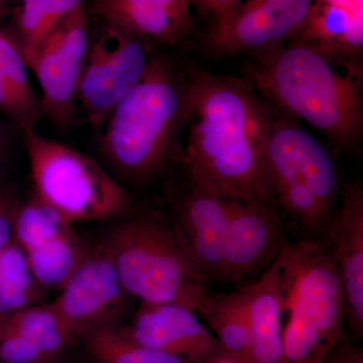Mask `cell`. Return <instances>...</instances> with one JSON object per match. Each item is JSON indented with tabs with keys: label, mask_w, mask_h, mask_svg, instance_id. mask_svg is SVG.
Returning <instances> with one entry per match:
<instances>
[{
	"label": "cell",
	"mask_w": 363,
	"mask_h": 363,
	"mask_svg": "<svg viewBox=\"0 0 363 363\" xmlns=\"http://www.w3.org/2000/svg\"><path fill=\"white\" fill-rule=\"evenodd\" d=\"M271 117L250 83L197 72L190 80L186 150L191 187L267 205L274 199L264 155Z\"/></svg>",
	"instance_id": "1"
},
{
	"label": "cell",
	"mask_w": 363,
	"mask_h": 363,
	"mask_svg": "<svg viewBox=\"0 0 363 363\" xmlns=\"http://www.w3.org/2000/svg\"><path fill=\"white\" fill-rule=\"evenodd\" d=\"M337 60L292 40L267 50L250 72L253 85L284 109L307 121L341 149H351L363 128L358 81L338 70Z\"/></svg>",
	"instance_id": "2"
},
{
	"label": "cell",
	"mask_w": 363,
	"mask_h": 363,
	"mask_svg": "<svg viewBox=\"0 0 363 363\" xmlns=\"http://www.w3.org/2000/svg\"><path fill=\"white\" fill-rule=\"evenodd\" d=\"M190 114V80L169 62L150 60L142 80L116 105L100 138L109 164L142 182L162 168Z\"/></svg>",
	"instance_id": "3"
},
{
	"label": "cell",
	"mask_w": 363,
	"mask_h": 363,
	"mask_svg": "<svg viewBox=\"0 0 363 363\" xmlns=\"http://www.w3.org/2000/svg\"><path fill=\"white\" fill-rule=\"evenodd\" d=\"M277 257L289 314L286 363H323L343 337L345 294L338 267L316 241L286 242Z\"/></svg>",
	"instance_id": "4"
},
{
	"label": "cell",
	"mask_w": 363,
	"mask_h": 363,
	"mask_svg": "<svg viewBox=\"0 0 363 363\" xmlns=\"http://www.w3.org/2000/svg\"><path fill=\"white\" fill-rule=\"evenodd\" d=\"M100 245L124 291L142 304L175 303L196 310L208 295L207 279L191 259L180 233L161 222H121Z\"/></svg>",
	"instance_id": "5"
},
{
	"label": "cell",
	"mask_w": 363,
	"mask_h": 363,
	"mask_svg": "<svg viewBox=\"0 0 363 363\" xmlns=\"http://www.w3.org/2000/svg\"><path fill=\"white\" fill-rule=\"evenodd\" d=\"M264 155L274 199L305 228L326 230L339 193L337 169L327 150L303 128L271 117Z\"/></svg>",
	"instance_id": "6"
},
{
	"label": "cell",
	"mask_w": 363,
	"mask_h": 363,
	"mask_svg": "<svg viewBox=\"0 0 363 363\" xmlns=\"http://www.w3.org/2000/svg\"><path fill=\"white\" fill-rule=\"evenodd\" d=\"M23 131L35 197L73 223L108 220L130 211L128 191L94 160L35 128Z\"/></svg>",
	"instance_id": "7"
},
{
	"label": "cell",
	"mask_w": 363,
	"mask_h": 363,
	"mask_svg": "<svg viewBox=\"0 0 363 363\" xmlns=\"http://www.w3.org/2000/svg\"><path fill=\"white\" fill-rule=\"evenodd\" d=\"M13 240L25 253L39 285L49 290L59 291L89 250L73 222L35 195L14 207Z\"/></svg>",
	"instance_id": "8"
},
{
	"label": "cell",
	"mask_w": 363,
	"mask_h": 363,
	"mask_svg": "<svg viewBox=\"0 0 363 363\" xmlns=\"http://www.w3.org/2000/svg\"><path fill=\"white\" fill-rule=\"evenodd\" d=\"M150 58L142 40L107 28L88 49L77 98L93 125L109 114L142 80Z\"/></svg>",
	"instance_id": "9"
},
{
	"label": "cell",
	"mask_w": 363,
	"mask_h": 363,
	"mask_svg": "<svg viewBox=\"0 0 363 363\" xmlns=\"http://www.w3.org/2000/svg\"><path fill=\"white\" fill-rule=\"evenodd\" d=\"M88 49L87 14L82 4L60 21L28 66L42 89L43 113L60 128H67L73 119Z\"/></svg>",
	"instance_id": "10"
},
{
	"label": "cell",
	"mask_w": 363,
	"mask_h": 363,
	"mask_svg": "<svg viewBox=\"0 0 363 363\" xmlns=\"http://www.w3.org/2000/svg\"><path fill=\"white\" fill-rule=\"evenodd\" d=\"M116 267L102 245L89 248L52 304L75 338L116 325L125 307Z\"/></svg>",
	"instance_id": "11"
},
{
	"label": "cell",
	"mask_w": 363,
	"mask_h": 363,
	"mask_svg": "<svg viewBox=\"0 0 363 363\" xmlns=\"http://www.w3.org/2000/svg\"><path fill=\"white\" fill-rule=\"evenodd\" d=\"M315 0H245L216 21L208 48L216 56L271 50L291 40L303 26Z\"/></svg>",
	"instance_id": "12"
},
{
	"label": "cell",
	"mask_w": 363,
	"mask_h": 363,
	"mask_svg": "<svg viewBox=\"0 0 363 363\" xmlns=\"http://www.w3.org/2000/svg\"><path fill=\"white\" fill-rule=\"evenodd\" d=\"M123 330L143 346L189 363H211L223 358L213 333L188 306L142 304Z\"/></svg>",
	"instance_id": "13"
},
{
	"label": "cell",
	"mask_w": 363,
	"mask_h": 363,
	"mask_svg": "<svg viewBox=\"0 0 363 363\" xmlns=\"http://www.w3.org/2000/svg\"><path fill=\"white\" fill-rule=\"evenodd\" d=\"M285 243L278 216L267 204L230 201L223 279L247 278L271 264Z\"/></svg>",
	"instance_id": "14"
},
{
	"label": "cell",
	"mask_w": 363,
	"mask_h": 363,
	"mask_svg": "<svg viewBox=\"0 0 363 363\" xmlns=\"http://www.w3.org/2000/svg\"><path fill=\"white\" fill-rule=\"evenodd\" d=\"M330 248L345 294L346 319L353 335H363V190L351 183L344 191L342 206L326 228Z\"/></svg>",
	"instance_id": "15"
},
{
	"label": "cell",
	"mask_w": 363,
	"mask_h": 363,
	"mask_svg": "<svg viewBox=\"0 0 363 363\" xmlns=\"http://www.w3.org/2000/svg\"><path fill=\"white\" fill-rule=\"evenodd\" d=\"M178 214V233L197 269L207 281L223 279L230 201L191 187L180 203Z\"/></svg>",
	"instance_id": "16"
},
{
	"label": "cell",
	"mask_w": 363,
	"mask_h": 363,
	"mask_svg": "<svg viewBox=\"0 0 363 363\" xmlns=\"http://www.w3.org/2000/svg\"><path fill=\"white\" fill-rule=\"evenodd\" d=\"M194 0H93L92 11L109 28L174 45L193 28Z\"/></svg>",
	"instance_id": "17"
},
{
	"label": "cell",
	"mask_w": 363,
	"mask_h": 363,
	"mask_svg": "<svg viewBox=\"0 0 363 363\" xmlns=\"http://www.w3.org/2000/svg\"><path fill=\"white\" fill-rule=\"evenodd\" d=\"M241 289L250 315V363H286L283 342L285 300L278 257L257 281Z\"/></svg>",
	"instance_id": "18"
},
{
	"label": "cell",
	"mask_w": 363,
	"mask_h": 363,
	"mask_svg": "<svg viewBox=\"0 0 363 363\" xmlns=\"http://www.w3.org/2000/svg\"><path fill=\"white\" fill-rule=\"evenodd\" d=\"M220 346L222 357L234 363H250V315L242 289L208 295L196 309Z\"/></svg>",
	"instance_id": "19"
},
{
	"label": "cell",
	"mask_w": 363,
	"mask_h": 363,
	"mask_svg": "<svg viewBox=\"0 0 363 363\" xmlns=\"http://www.w3.org/2000/svg\"><path fill=\"white\" fill-rule=\"evenodd\" d=\"M314 45L338 60L359 54L363 44V13L314 2L307 18L291 39Z\"/></svg>",
	"instance_id": "20"
},
{
	"label": "cell",
	"mask_w": 363,
	"mask_h": 363,
	"mask_svg": "<svg viewBox=\"0 0 363 363\" xmlns=\"http://www.w3.org/2000/svg\"><path fill=\"white\" fill-rule=\"evenodd\" d=\"M0 322L32 343L50 360L59 358L76 339L52 303L30 306L0 317Z\"/></svg>",
	"instance_id": "21"
},
{
	"label": "cell",
	"mask_w": 363,
	"mask_h": 363,
	"mask_svg": "<svg viewBox=\"0 0 363 363\" xmlns=\"http://www.w3.org/2000/svg\"><path fill=\"white\" fill-rule=\"evenodd\" d=\"M83 0H23L18 14V49L26 66L60 21L82 6Z\"/></svg>",
	"instance_id": "22"
},
{
	"label": "cell",
	"mask_w": 363,
	"mask_h": 363,
	"mask_svg": "<svg viewBox=\"0 0 363 363\" xmlns=\"http://www.w3.org/2000/svg\"><path fill=\"white\" fill-rule=\"evenodd\" d=\"M44 289L13 240L0 255V317L39 304Z\"/></svg>",
	"instance_id": "23"
},
{
	"label": "cell",
	"mask_w": 363,
	"mask_h": 363,
	"mask_svg": "<svg viewBox=\"0 0 363 363\" xmlns=\"http://www.w3.org/2000/svg\"><path fill=\"white\" fill-rule=\"evenodd\" d=\"M83 339L97 363H189L136 342L116 325L98 329Z\"/></svg>",
	"instance_id": "24"
},
{
	"label": "cell",
	"mask_w": 363,
	"mask_h": 363,
	"mask_svg": "<svg viewBox=\"0 0 363 363\" xmlns=\"http://www.w3.org/2000/svg\"><path fill=\"white\" fill-rule=\"evenodd\" d=\"M0 78L9 86L26 111L39 121L42 116V105L33 91L25 60L16 42L0 32Z\"/></svg>",
	"instance_id": "25"
},
{
	"label": "cell",
	"mask_w": 363,
	"mask_h": 363,
	"mask_svg": "<svg viewBox=\"0 0 363 363\" xmlns=\"http://www.w3.org/2000/svg\"><path fill=\"white\" fill-rule=\"evenodd\" d=\"M49 360L32 343L0 322V363H45Z\"/></svg>",
	"instance_id": "26"
},
{
	"label": "cell",
	"mask_w": 363,
	"mask_h": 363,
	"mask_svg": "<svg viewBox=\"0 0 363 363\" xmlns=\"http://www.w3.org/2000/svg\"><path fill=\"white\" fill-rule=\"evenodd\" d=\"M0 111L4 112L21 130L35 128L38 119L21 104L9 86L0 78Z\"/></svg>",
	"instance_id": "27"
},
{
	"label": "cell",
	"mask_w": 363,
	"mask_h": 363,
	"mask_svg": "<svg viewBox=\"0 0 363 363\" xmlns=\"http://www.w3.org/2000/svg\"><path fill=\"white\" fill-rule=\"evenodd\" d=\"M14 206L6 198H0V255L13 240V214Z\"/></svg>",
	"instance_id": "28"
},
{
	"label": "cell",
	"mask_w": 363,
	"mask_h": 363,
	"mask_svg": "<svg viewBox=\"0 0 363 363\" xmlns=\"http://www.w3.org/2000/svg\"><path fill=\"white\" fill-rule=\"evenodd\" d=\"M243 1L245 0H194L195 4H200L213 13L216 21L233 13Z\"/></svg>",
	"instance_id": "29"
},
{
	"label": "cell",
	"mask_w": 363,
	"mask_h": 363,
	"mask_svg": "<svg viewBox=\"0 0 363 363\" xmlns=\"http://www.w3.org/2000/svg\"><path fill=\"white\" fill-rule=\"evenodd\" d=\"M323 363H363V353L359 348L338 344Z\"/></svg>",
	"instance_id": "30"
},
{
	"label": "cell",
	"mask_w": 363,
	"mask_h": 363,
	"mask_svg": "<svg viewBox=\"0 0 363 363\" xmlns=\"http://www.w3.org/2000/svg\"><path fill=\"white\" fill-rule=\"evenodd\" d=\"M315 1L341 7L350 13H363V0H315Z\"/></svg>",
	"instance_id": "31"
},
{
	"label": "cell",
	"mask_w": 363,
	"mask_h": 363,
	"mask_svg": "<svg viewBox=\"0 0 363 363\" xmlns=\"http://www.w3.org/2000/svg\"><path fill=\"white\" fill-rule=\"evenodd\" d=\"M7 130L4 124L0 123V162L2 161L4 152H6L7 145Z\"/></svg>",
	"instance_id": "32"
},
{
	"label": "cell",
	"mask_w": 363,
	"mask_h": 363,
	"mask_svg": "<svg viewBox=\"0 0 363 363\" xmlns=\"http://www.w3.org/2000/svg\"><path fill=\"white\" fill-rule=\"evenodd\" d=\"M211 363H234V362H230V360L225 359V358H221V359L216 360V362H211Z\"/></svg>",
	"instance_id": "33"
},
{
	"label": "cell",
	"mask_w": 363,
	"mask_h": 363,
	"mask_svg": "<svg viewBox=\"0 0 363 363\" xmlns=\"http://www.w3.org/2000/svg\"><path fill=\"white\" fill-rule=\"evenodd\" d=\"M45 363H59L58 358H56V359L49 360V362Z\"/></svg>",
	"instance_id": "34"
},
{
	"label": "cell",
	"mask_w": 363,
	"mask_h": 363,
	"mask_svg": "<svg viewBox=\"0 0 363 363\" xmlns=\"http://www.w3.org/2000/svg\"><path fill=\"white\" fill-rule=\"evenodd\" d=\"M4 0H0V6H1L2 4H4Z\"/></svg>",
	"instance_id": "35"
}]
</instances>
